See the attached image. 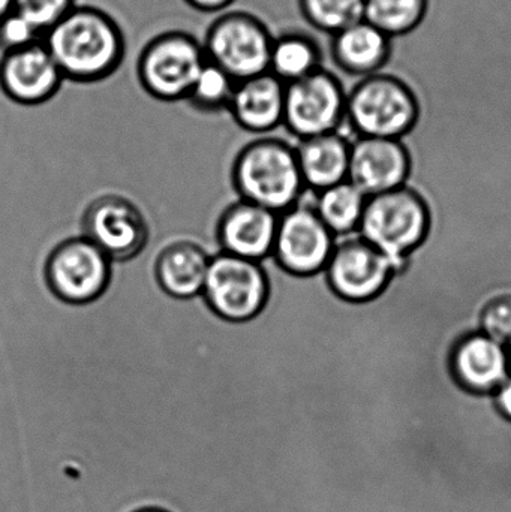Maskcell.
Masks as SVG:
<instances>
[{
  "label": "cell",
  "instance_id": "obj_1",
  "mask_svg": "<svg viewBox=\"0 0 511 512\" xmlns=\"http://www.w3.org/2000/svg\"><path fill=\"white\" fill-rule=\"evenodd\" d=\"M42 41L63 78L90 84L107 80L122 65L126 39L122 27L104 9L77 5Z\"/></svg>",
  "mask_w": 511,
  "mask_h": 512
},
{
  "label": "cell",
  "instance_id": "obj_2",
  "mask_svg": "<svg viewBox=\"0 0 511 512\" xmlns=\"http://www.w3.org/2000/svg\"><path fill=\"white\" fill-rule=\"evenodd\" d=\"M233 183L240 200L278 215L296 206L305 188L296 149L278 138H261L243 147L233 164Z\"/></svg>",
  "mask_w": 511,
  "mask_h": 512
},
{
  "label": "cell",
  "instance_id": "obj_3",
  "mask_svg": "<svg viewBox=\"0 0 511 512\" xmlns=\"http://www.w3.org/2000/svg\"><path fill=\"white\" fill-rule=\"evenodd\" d=\"M419 117L416 90L390 72L360 78L347 93V120L360 137L402 140L416 128Z\"/></svg>",
  "mask_w": 511,
  "mask_h": 512
},
{
  "label": "cell",
  "instance_id": "obj_4",
  "mask_svg": "<svg viewBox=\"0 0 511 512\" xmlns=\"http://www.w3.org/2000/svg\"><path fill=\"white\" fill-rule=\"evenodd\" d=\"M431 230V210L425 198L408 188L372 195L366 201L360 236L377 246L402 268L425 242Z\"/></svg>",
  "mask_w": 511,
  "mask_h": 512
},
{
  "label": "cell",
  "instance_id": "obj_5",
  "mask_svg": "<svg viewBox=\"0 0 511 512\" xmlns=\"http://www.w3.org/2000/svg\"><path fill=\"white\" fill-rule=\"evenodd\" d=\"M206 60L203 42L185 30H168L144 45L137 78L144 92L158 101H186Z\"/></svg>",
  "mask_w": 511,
  "mask_h": 512
},
{
  "label": "cell",
  "instance_id": "obj_6",
  "mask_svg": "<svg viewBox=\"0 0 511 512\" xmlns=\"http://www.w3.org/2000/svg\"><path fill=\"white\" fill-rule=\"evenodd\" d=\"M275 35L257 15L225 11L204 35L206 59L224 69L236 83L269 72Z\"/></svg>",
  "mask_w": 511,
  "mask_h": 512
},
{
  "label": "cell",
  "instance_id": "obj_7",
  "mask_svg": "<svg viewBox=\"0 0 511 512\" xmlns=\"http://www.w3.org/2000/svg\"><path fill=\"white\" fill-rule=\"evenodd\" d=\"M201 295L218 318L242 324L263 312L270 280L261 262L219 252L212 256Z\"/></svg>",
  "mask_w": 511,
  "mask_h": 512
},
{
  "label": "cell",
  "instance_id": "obj_8",
  "mask_svg": "<svg viewBox=\"0 0 511 512\" xmlns=\"http://www.w3.org/2000/svg\"><path fill=\"white\" fill-rule=\"evenodd\" d=\"M45 282L63 303H93L110 285L111 259L86 237L63 240L48 255Z\"/></svg>",
  "mask_w": 511,
  "mask_h": 512
},
{
  "label": "cell",
  "instance_id": "obj_9",
  "mask_svg": "<svg viewBox=\"0 0 511 512\" xmlns=\"http://www.w3.org/2000/svg\"><path fill=\"white\" fill-rule=\"evenodd\" d=\"M347 93L341 80L324 68L287 84L284 125L300 140L338 131L347 119Z\"/></svg>",
  "mask_w": 511,
  "mask_h": 512
},
{
  "label": "cell",
  "instance_id": "obj_10",
  "mask_svg": "<svg viewBox=\"0 0 511 512\" xmlns=\"http://www.w3.org/2000/svg\"><path fill=\"white\" fill-rule=\"evenodd\" d=\"M399 268L362 236L348 237L335 246L327 262V283L342 300L366 303L386 291Z\"/></svg>",
  "mask_w": 511,
  "mask_h": 512
},
{
  "label": "cell",
  "instance_id": "obj_11",
  "mask_svg": "<svg viewBox=\"0 0 511 512\" xmlns=\"http://www.w3.org/2000/svg\"><path fill=\"white\" fill-rule=\"evenodd\" d=\"M83 236L113 261H129L149 242L150 230L141 210L122 195L95 198L84 210Z\"/></svg>",
  "mask_w": 511,
  "mask_h": 512
},
{
  "label": "cell",
  "instance_id": "obj_12",
  "mask_svg": "<svg viewBox=\"0 0 511 512\" xmlns=\"http://www.w3.org/2000/svg\"><path fill=\"white\" fill-rule=\"evenodd\" d=\"M335 246V234L314 207L296 204L279 215L272 256L287 273L308 277L326 270Z\"/></svg>",
  "mask_w": 511,
  "mask_h": 512
},
{
  "label": "cell",
  "instance_id": "obj_13",
  "mask_svg": "<svg viewBox=\"0 0 511 512\" xmlns=\"http://www.w3.org/2000/svg\"><path fill=\"white\" fill-rule=\"evenodd\" d=\"M63 78L42 39L6 51L0 57V92L23 107L45 104L56 96Z\"/></svg>",
  "mask_w": 511,
  "mask_h": 512
},
{
  "label": "cell",
  "instance_id": "obj_14",
  "mask_svg": "<svg viewBox=\"0 0 511 512\" xmlns=\"http://www.w3.org/2000/svg\"><path fill=\"white\" fill-rule=\"evenodd\" d=\"M410 168V152L402 140L359 137L351 144L348 180L368 197L404 186Z\"/></svg>",
  "mask_w": 511,
  "mask_h": 512
},
{
  "label": "cell",
  "instance_id": "obj_15",
  "mask_svg": "<svg viewBox=\"0 0 511 512\" xmlns=\"http://www.w3.org/2000/svg\"><path fill=\"white\" fill-rule=\"evenodd\" d=\"M450 372L465 391L495 393L511 375L509 348L480 330L471 331L453 345Z\"/></svg>",
  "mask_w": 511,
  "mask_h": 512
},
{
  "label": "cell",
  "instance_id": "obj_16",
  "mask_svg": "<svg viewBox=\"0 0 511 512\" xmlns=\"http://www.w3.org/2000/svg\"><path fill=\"white\" fill-rule=\"evenodd\" d=\"M278 222V213L251 201H236L224 210L216 227L221 252L263 261L273 254Z\"/></svg>",
  "mask_w": 511,
  "mask_h": 512
},
{
  "label": "cell",
  "instance_id": "obj_17",
  "mask_svg": "<svg viewBox=\"0 0 511 512\" xmlns=\"http://www.w3.org/2000/svg\"><path fill=\"white\" fill-rule=\"evenodd\" d=\"M330 54L345 74L371 77L389 66L393 39L368 21L360 20L330 36Z\"/></svg>",
  "mask_w": 511,
  "mask_h": 512
},
{
  "label": "cell",
  "instance_id": "obj_18",
  "mask_svg": "<svg viewBox=\"0 0 511 512\" xmlns=\"http://www.w3.org/2000/svg\"><path fill=\"white\" fill-rule=\"evenodd\" d=\"M285 89L287 84L270 72L239 81L228 111L245 131L267 134L284 125Z\"/></svg>",
  "mask_w": 511,
  "mask_h": 512
},
{
  "label": "cell",
  "instance_id": "obj_19",
  "mask_svg": "<svg viewBox=\"0 0 511 512\" xmlns=\"http://www.w3.org/2000/svg\"><path fill=\"white\" fill-rule=\"evenodd\" d=\"M212 256L189 240L170 243L159 252L155 277L159 288L177 300L203 294Z\"/></svg>",
  "mask_w": 511,
  "mask_h": 512
},
{
  "label": "cell",
  "instance_id": "obj_20",
  "mask_svg": "<svg viewBox=\"0 0 511 512\" xmlns=\"http://www.w3.org/2000/svg\"><path fill=\"white\" fill-rule=\"evenodd\" d=\"M351 144L338 132L303 138L296 147L303 182L318 192L348 180Z\"/></svg>",
  "mask_w": 511,
  "mask_h": 512
},
{
  "label": "cell",
  "instance_id": "obj_21",
  "mask_svg": "<svg viewBox=\"0 0 511 512\" xmlns=\"http://www.w3.org/2000/svg\"><path fill=\"white\" fill-rule=\"evenodd\" d=\"M320 44L311 35L299 30L281 33L273 39L270 51L269 72L282 83L309 77L323 68Z\"/></svg>",
  "mask_w": 511,
  "mask_h": 512
},
{
  "label": "cell",
  "instance_id": "obj_22",
  "mask_svg": "<svg viewBox=\"0 0 511 512\" xmlns=\"http://www.w3.org/2000/svg\"><path fill=\"white\" fill-rule=\"evenodd\" d=\"M368 195L350 180L318 192L315 212L335 236H347L359 230Z\"/></svg>",
  "mask_w": 511,
  "mask_h": 512
},
{
  "label": "cell",
  "instance_id": "obj_23",
  "mask_svg": "<svg viewBox=\"0 0 511 512\" xmlns=\"http://www.w3.org/2000/svg\"><path fill=\"white\" fill-rule=\"evenodd\" d=\"M431 0H365V20L390 38L416 32L428 17Z\"/></svg>",
  "mask_w": 511,
  "mask_h": 512
},
{
  "label": "cell",
  "instance_id": "obj_24",
  "mask_svg": "<svg viewBox=\"0 0 511 512\" xmlns=\"http://www.w3.org/2000/svg\"><path fill=\"white\" fill-rule=\"evenodd\" d=\"M299 9L309 26L330 36L365 20V0H299Z\"/></svg>",
  "mask_w": 511,
  "mask_h": 512
},
{
  "label": "cell",
  "instance_id": "obj_25",
  "mask_svg": "<svg viewBox=\"0 0 511 512\" xmlns=\"http://www.w3.org/2000/svg\"><path fill=\"white\" fill-rule=\"evenodd\" d=\"M236 81L215 63L206 60L198 77L195 78L194 86L189 92L186 102L206 113L227 110L230 105L231 96L236 89Z\"/></svg>",
  "mask_w": 511,
  "mask_h": 512
},
{
  "label": "cell",
  "instance_id": "obj_26",
  "mask_svg": "<svg viewBox=\"0 0 511 512\" xmlns=\"http://www.w3.org/2000/svg\"><path fill=\"white\" fill-rule=\"evenodd\" d=\"M77 6V0H14L12 11L26 18L44 36Z\"/></svg>",
  "mask_w": 511,
  "mask_h": 512
},
{
  "label": "cell",
  "instance_id": "obj_27",
  "mask_svg": "<svg viewBox=\"0 0 511 512\" xmlns=\"http://www.w3.org/2000/svg\"><path fill=\"white\" fill-rule=\"evenodd\" d=\"M480 331L491 339L511 345V294L492 297L480 312Z\"/></svg>",
  "mask_w": 511,
  "mask_h": 512
},
{
  "label": "cell",
  "instance_id": "obj_28",
  "mask_svg": "<svg viewBox=\"0 0 511 512\" xmlns=\"http://www.w3.org/2000/svg\"><path fill=\"white\" fill-rule=\"evenodd\" d=\"M38 30L17 12L12 11L0 21V51L18 50L39 41Z\"/></svg>",
  "mask_w": 511,
  "mask_h": 512
},
{
  "label": "cell",
  "instance_id": "obj_29",
  "mask_svg": "<svg viewBox=\"0 0 511 512\" xmlns=\"http://www.w3.org/2000/svg\"><path fill=\"white\" fill-rule=\"evenodd\" d=\"M195 11L206 12V14H219L225 12L236 0H185Z\"/></svg>",
  "mask_w": 511,
  "mask_h": 512
},
{
  "label": "cell",
  "instance_id": "obj_30",
  "mask_svg": "<svg viewBox=\"0 0 511 512\" xmlns=\"http://www.w3.org/2000/svg\"><path fill=\"white\" fill-rule=\"evenodd\" d=\"M495 403L504 418L511 421V375L495 391Z\"/></svg>",
  "mask_w": 511,
  "mask_h": 512
},
{
  "label": "cell",
  "instance_id": "obj_31",
  "mask_svg": "<svg viewBox=\"0 0 511 512\" xmlns=\"http://www.w3.org/2000/svg\"><path fill=\"white\" fill-rule=\"evenodd\" d=\"M14 9V0H0V21L12 12Z\"/></svg>",
  "mask_w": 511,
  "mask_h": 512
},
{
  "label": "cell",
  "instance_id": "obj_32",
  "mask_svg": "<svg viewBox=\"0 0 511 512\" xmlns=\"http://www.w3.org/2000/svg\"><path fill=\"white\" fill-rule=\"evenodd\" d=\"M135 512H168V511L159 510V508H144V510L135 511Z\"/></svg>",
  "mask_w": 511,
  "mask_h": 512
},
{
  "label": "cell",
  "instance_id": "obj_33",
  "mask_svg": "<svg viewBox=\"0 0 511 512\" xmlns=\"http://www.w3.org/2000/svg\"><path fill=\"white\" fill-rule=\"evenodd\" d=\"M510 363H511V345L509 346Z\"/></svg>",
  "mask_w": 511,
  "mask_h": 512
}]
</instances>
